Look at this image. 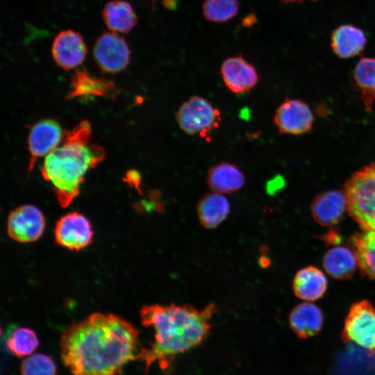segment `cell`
I'll list each match as a JSON object with an SVG mask.
<instances>
[{"label":"cell","mask_w":375,"mask_h":375,"mask_svg":"<svg viewBox=\"0 0 375 375\" xmlns=\"http://www.w3.org/2000/svg\"><path fill=\"white\" fill-rule=\"evenodd\" d=\"M239 6L238 0H205L203 14L209 22H226L237 15Z\"/></svg>","instance_id":"26"},{"label":"cell","mask_w":375,"mask_h":375,"mask_svg":"<svg viewBox=\"0 0 375 375\" xmlns=\"http://www.w3.org/2000/svg\"><path fill=\"white\" fill-rule=\"evenodd\" d=\"M60 346L62 360L73 375H122L141 351L138 331L131 324L100 312L66 328Z\"/></svg>","instance_id":"1"},{"label":"cell","mask_w":375,"mask_h":375,"mask_svg":"<svg viewBox=\"0 0 375 375\" xmlns=\"http://www.w3.org/2000/svg\"><path fill=\"white\" fill-rule=\"evenodd\" d=\"M347 210L344 192L340 190L326 191L317 195L311 204L314 219L322 226L338 224Z\"/></svg>","instance_id":"14"},{"label":"cell","mask_w":375,"mask_h":375,"mask_svg":"<svg viewBox=\"0 0 375 375\" xmlns=\"http://www.w3.org/2000/svg\"><path fill=\"white\" fill-rule=\"evenodd\" d=\"M344 192L349 215L362 231L375 230V161L353 174Z\"/></svg>","instance_id":"4"},{"label":"cell","mask_w":375,"mask_h":375,"mask_svg":"<svg viewBox=\"0 0 375 375\" xmlns=\"http://www.w3.org/2000/svg\"><path fill=\"white\" fill-rule=\"evenodd\" d=\"M44 227L42 212L33 205L20 206L10 212L8 217V234L18 242L37 240L42 235Z\"/></svg>","instance_id":"8"},{"label":"cell","mask_w":375,"mask_h":375,"mask_svg":"<svg viewBox=\"0 0 375 375\" xmlns=\"http://www.w3.org/2000/svg\"><path fill=\"white\" fill-rule=\"evenodd\" d=\"M93 56L103 72L116 74L128 65L131 49L120 34L109 31L102 33L97 39L93 47Z\"/></svg>","instance_id":"7"},{"label":"cell","mask_w":375,"mask_h":375,"mask_svg":"<svg viewBox=\"0 0 375 375\" xmlns=\"http://www.w3.org/2000/svg\"><path fill=\"white\" fill-rule=\"evenodd\" d=\"M216 311L212 303L201 310L174 303L143 306L140 311L142 324L155 330L154 342L141 349L139 354L145 372L155 362L167 369L176 355L200 344L209 333L210 321Z\"/></svg>","instance_id":"2"},{"label":"cell","mask_w":375,"mask_h":375,"mask_svg":"<svg viewBox=\"0 0 375 375\" xmlns=\"http://www.w3.org/2000/svg\"><path fill=\"white\" fill-rule=\"evenodd\" d=\"M274 122L280 133L299 135L311 129L313 115L303 101L288 99L277 108Z\"/></svg>","instance_id":"12"},{"label":"cell","mask_w":375,"mask_h":375,"mask_svg":"<svg viewBox=\"0 0 375 375\" xmlns=\"http://www.w3.org/2000/svg\"><path fill=\"white\" fill-rule=\"evenodd\" d=\"M64 133L60 125L51 119H42L32 126L28 138V173L33 170L38 158L47 156L59 146Z\"/></svg>","instance_id":"10"},{"label":"cell","mask_w":375,"mask_h":375,"mask_svg":"<svg viewBox=\"0 0 375 375\" xmlns=\"http://www.w3.org/2000/svg\"><path fill=\"white\" fill-rule=\"evenodd\" d=\"M342 338L375 353V309L367 301H360L350 308L344 322Z\"/></svg>","instance_id":"6"},{"label":"cell","mask_w":375,"mask_h":375,"mask_svg":"<svg viewBox=\"0 0 375 375\" xmlns=\"http://www.w3.org/2000/svg\"><path fill=\"white\" fill-rule=\"evenodd\" d=\"M351 243L362 274L375 280V230L356 233Z\"/></svg>","instance_id":"23"},{"label":"cell","mask_w":375,"mask_h":375,"mask_svg":"<svg viewBox=\"0 0 375 375\" xmlns=\"http://www.w3.org/2000/svg\"><path fill=\"white\" fill-rule=\"evenodd\" d=\"M127 181L132 187L139 190L140 177L138 173L135 172H129L127 174Z\"/></svg>","instance_id":"28"},{"label":"cell","mask_w":375,"mask_h":375,"mask_svg":"<svg viewBox=\"0 0 375 375\" xmlns=\"http://www.w3.org/2000/svg\"><path fill=\"white\" fill-rule=\"evenodd\" d=\"M119 89L112 81L95 77L85 69H76L72 76L71 90L67 98L101 97L114 99Z\"/></svg>","instance_id":"15"},{"label":"cell","mask_w":375,"mask_h":375,"mask_svg":"<svg viewBox=\"0 0 375 375\" xmlns=\"http://www.w3.org/2000/svg\"><path fill=\"white\" fill-rule=\"evenodd\" d=\"M87 51L81 34L72 29L59 32L51 46V54L55 62L65 70L81 65L85 59Z\"/></svg>","instance_id":"11"},{"label":"cell","mask_w":375,"mask_h":375,"mask_svg":"<svg viewBox=\"0 0 375 375\" xmlns=\"http://www.w3.org/2000/svg\"><path fill=\"white\" fill-rule=\"evenodd\" d=\"M56 242L69 250L79 251L92 240L93 231L90 221L77 212L67 213L56 222Z\"/></svg>","instance_id":"9"},{"label":"cell","mask_w":375,"mask_h":375,"mask_svg":"<svg viewBox=\"0 0 375 375\" xmlns=\"http://www.w3.org/2000/svg\"><path fill=\"white\" fill-rule=\"evenodd\" d=\"M39 341L35 331L26 327H16L7 336L6 346L13 356L22 358L31 355L38 347Z\"/></svg>","instance_id":"25"},{"label":"cell","mask_w":375,"mask_h":375,"mask_svg":"<svg viewBox=\"0 0 375 375\" xmlns=\"http://www.w3.org/2000/svg\"><path fill=\"white\" fill-rule=\"evenodd\" d=\"M206 181L212 192L228 194L241 189L244 185L245 177L236 165L221 162L209 169Z\"/></svg>","instance_id":"18"},{"label":"cell","mask_w":375,"mask_h":375,"mask_svg":"<svg viewBox=\"0 0 375 375\" xmlns=\"http://www.w3.org/2000/svg\"><path fill=\"white\" fill-rule=\"evenodd\" d=\"M353 78L361 90L366 110L372 112L375 101V58H361L354 69Z\"/></svg>","instance_id":"24"},{"label":"cell","mask_w":375,"mask_h":375,"mask_svg":"<svg viewBox=\"0 0 375 375\" xmlns=\"http://www.w3.org/2000/svg\"><path fill=\"white\" fill-rule=\"evenodd\" d=\"M323 267L331 276L347 279L354 274L358 262L353 251L344 247H335L324 254Z\"/></svg>","instance_id":"21"},{"label":"cell","mask_w":375,"mask_h":375,"mask_svg":"<svg viewBox=\"0 0 375 375\" xmlns=\"http://www.w3.org/2000/svg\"><path fill=\"white\" fill-rule=\"evenodd\" d=\"M21 375H56V367L53 359L43 353L27 356L20 367Z\"/></svg>","instance_id":"27"},{"label":"cell","mask_w":375,"mask_h":375,"mask_svg":"<svg viewBox=\"0 0 375 375\" xmlns=\"http://www.w3.org/2000/svg\"><path fill=\"white\" fill-rule=\"evenodd\" d=\"M176 119L184 133L202 138H206L217 128L221 120L219 110L208 100L197 95L192 96L181 105Z\"/></svg>","instance_id":"5"},{"label":"cell","mask_w":375,"mask_h":375,"mask_svg":"<svg viewBox=\"0 0 375 375\" xmlns=\"http://www.w3.org/2000/svg\"><path fill=\"white\" fill-rule=\"evenodd\" d=\"M102 17L110 31L128 33L137 24V15L132 5L126 0H111L106 3Z\"/></svg>","instance_id":"17"},{"label":"cell","mask_w":375,"mask_h":375,"mask_svg":"<svg viewBox=\"0 0 375 375\" xmlns=\"http://www.w3.org/2000/svg\"><path fill=\"white\" fill-rule=\"evenodd\" d=\"M327 288V280L319 269L309 266L300 269L293 281L294 294L299 299L312 301L321 298Z\"/></svg>","instance_id":"19"},{"label":"cell","mask_w":375,"mask_h":375,"mask_svg":"<svg viewBox=\"0 0 375 375\" xmlns=\"http://www.w3.org/2000/svg\"><path fill=\"white\" fill-rule=\"evenodd\" d=\"M201 224L206 228L217 227L228 217L230 203L222 194L212 192L203 195L197 206Z\"/></svg>","instance_id":"20"},{"label":"cell","mask_w":375,"mask_h":375,"mask_svg":"<svg viewBox=\"0 0 375 375\" xmlns=\"http://www.w3.org/2000/svg\"><path fill=\"white\" fill-rule=\"evenodd\" d=\"M366 44L363 31L351 25H342L336 28L331 37L333 51L340 58H347L358 54Z\"/></svg>","instance_id":"22"},{"label":"cell","mask_w":375,"mask_h":375,"mask_svg":"<svg viewBox=\"0 0 375 375\" xmlns=\"http://www.w3.org/2000/svg\"><path fill=\"white\" fill-rule=\"evenodd\" d=\"M91 135L90 123L82 121L72 130L65 131L59 146L45 156L41 174L51 183L63 208L69 206L78 195L88 171L105 159V149L92 143Z\"/></svg>","instance_id":"3"},{"label":"cell","mask_w":375,"mask_h":375,"mask_svg":"<svg viewBox=\"0 0 375 375\" xmlns=\"http://www.w3.org/2000/svg\"><path fill=\"white\" fill-rule=\"evenodd\" d=\"M220 74L227 88L235 94L248 92L257 84L259 78L254 66L242 56L230 57L224 60Z\"/></svg>","instance_id":"13"},{"label":"cell","mask_w":375,"mask_h":375,"mask_svg":"<svg viewBox=\"0 0 375 375\" xmlns=\"http://www.w3.org/2000/svg\"><path fill=\"white\" fill-rule=\"evenodd\" d=\"M324 322L322 310L316 305L303 302L291 311L289 323L291 328L301 338H308L318 333Z\"/></svg>","instance_id":"16"},{"label":"cell","mask_w":375,"mask_h":375,"mask_svg":"<svg viewBox=\"0 0 375 375\" xmlns=\"http://www.w3.org/2000/svg\"><path fill=\"white\" fill-rule=\"evenodd\" d=\"M281 1H285V2H292V1H295L297 0H281Z\"/></svg>","instance_id":"29"}]
</instances>
